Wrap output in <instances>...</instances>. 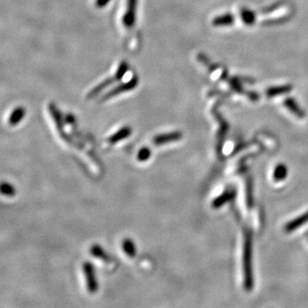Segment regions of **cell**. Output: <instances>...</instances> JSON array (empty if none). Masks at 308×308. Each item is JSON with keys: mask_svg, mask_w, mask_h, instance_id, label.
Instances as JSON below:
<instances>
[{"mask_svg": "<svg viewBox=\"0 0 308 308\" xmlns=\"http://www.w3.org/2000/svg\"><path fill=\"white\" fill-rule=\"evenodd\" d=\"M26 115L25 108L22 106L16 107L14 110L11 111L9 119H8V123L9 125L16 126L22 122L24 116Z\"/></svg>", "mask_w": 308, "mask_h": 308, "instance_id": "9", "label": "cell"}, {"mask_svg": "<svg viewBox=\"0 0 308 308\" xmlns=\"http://www.w3.org/2000/svg\"><path fill=\"white\" fill-rule=\"evenodd\" d=\"M49 112H50L51 118L54 121V123L57 128V132L61 136H64L63 132V120L58 108L55 104H51L49 105Z\"/></svg>", "mask_w": 308, "mask_h": 308, "instance_id": "7", "label": "cell"}, {"mask_svg": "<svg viewBox=\"0 0 308 308\" xmlns=\"http://www.w3.org/2000/svg\"><path fill=\"white\" fill-rule=\"evenodd\" d=\"M243 269H244V279L245 289L251 290L254 285L253 270H252V234L250 231L245 232V242L243 251Z\"/></svg>", "mask_w": 308, "mask_h": 308, "instance_id": "1", "label": "cell"}, {"mask_svg": "<svg viewBox=\"0 0 308 308\" xmlns=\"http://www.w3.org/2000/svg\"><path fill=\"white\" fill-rule=\"evenodd\" d=\"M152 156V151L148 147H143L139 150L136 158L139 162H146L148 161Z\"/></svg>", "mask_w": 308, "mask_h": 308, "instance_id": "15", "label": "cell"}, {"mask_svg": "<svg viewBox=\"0 0 308 308\" xmlns=\"http://www.w3.org/2000/svg\"><path fill=\"white\" fill-rule=\"evenodd\" d=\"M234 195H235L234 191H228V192L223 193L220 197H218L214 201L213 203H212L214 207H220L224 203L230 201L234 197Z\"/></svg>", "mask_w": 308, "mask_h": 308, "instance_id": "13", "label": "cell"}, {"mask_svg": "<svg viewBox=\"0 0 308 308\" xmlns=\"http://www.w3.org/2000/svg\"><path fill=\"white\" fill-rule=\"evenodd\" d=\"M122 249L128 257L129 258H135L136 255V248H135V242H133L130 238H125L122 242Z\"/></svg>", "mask_w": 308, "mask_h": 308, "instance_id": "12", "label": "cell"}, {"mask_svg": "<svg viewBox=\"0 0 308 308\" xmlns=\"http://www.w3.org/2000/svg\"><path fill=\"white\" fill-rule=\"evenodd\" d=\"M90 253L95 258H99L104 263H110L111 261L110 255H108L107 252L99 244H94L92 246V248L90 249Z\"/></svg>", "mask_w": 308, "mask_h": 308, "instance_id": "10", "label": "cell"}, {"mask_svg": "<svg viewBox=\"0 0 308 308\" xmlns=\"http://www.w3.org/2000/svg\"><path fill=\"white\" fill-rule=\"evenodd\" d=\"M82 270L85 276L86 286L88 292L95 294L99 290V282H98L96 273H95V265L91 262H85L82 265Z\"/></svg>", "mask_w": 308, "mask_h": 308, "instance_id": "3", "label": "cell"}, {"mask_svg": "<svg viewBox=\"0 0 308 308\" xmlns=\"http://www.w3.org/2000/svg\"><path fill=\"white\" fill-rule=\"evenodd\" d=\"M131 134H132L131 127L124 126L123 128H121L118 131L114 133L113 135H110V137L108 138V142L110 144H116V143H118V142H122L123 140L128 138L129 135H131Z\"/></svg>", "mask_w": 308, "mask_h": 308, "instance_id": "8", "label": "cell"}, {"mask_svg": "<svg viewBox=\"0 0 308 308\" xmlns=\"http://www.w3.org/2000/svg\"><path fill=\"white\" fill-rule=\"evenodd\" d=\"M110 1V0H96L95 4L98 8H104Z\"/></svg>", "mask_w": 308, "mask_h": 308, "instance_id": "17", "label": "cell"}, {"mask_svg": "<svg viewBox=\"0 0 308 308\" xmlns=\"http://www.w3.org/2000/svg\"><path fill=\"white\" fill-rule=\"evenodd\" d=\"M137 0H127L125 15L123 16V23L127 28H132L135 22V10Z\"/></svg>", "mask_w": 308, "mask_h": 308, "instance_id": "6", "label": "cell"}, {"mask_svg": "<svg viewBox=\"0 0 308 308\" xmlns=\"http://www.w3.org/2000/svg\"><path fill=\"white\" fill-rule=\"evenodd\" d=\"M137 85H138V78L135 76L128 82L121 83L119 85L116 86V88H112L110 91L104 95V97H102L101 101H108L111 98L116 97V95H121L126 92L131 91L134 88H136Z\"/></svg>", "mask_w": 308, "mask_h": 308, "instance_id": "4", "label": "cell"}, {"mask_svg": "<svg viewBox=\"0 0 308 308\" xmlns=\"http://www.w3.org/2000/svg\"><path fill=\"white\" fill-rule=\"evenodd\" d=\"M182 137H183V134L180 131L164 133V134H160V135H155L154 140H153V142L155 146H163V145L167 144V143L180 141Z\"/></svg>", "mask_w": 308, "mask_h": 308, "instance_id": "5", "label": "cell"}, {"mask_svg": "<svg viewBox=\"0 0 308 308\" xmlns=\"http://www.w3.org/2000/svg\"><path fill=\"white\" fill-rule=\"evenodd\" d=\"M129 69V64L126 61H122V63H120L119 66L117 68L116 73L114 74L112 77H109L106 80H104V82H101L99 85L96 86L92 89L91 91L88 94V99L95 97L96 95H99L101 92L103 91L104 88L109 87L110 84H112L114 82H118L121 79L123 78V76L125 75L126 72L128 71Z\"/></svg>", "mask_w": 308, "mask_h": 308, "instance_id": "2", "label": "cell"}, {"mask_svg": "<svg viewBox=\"0 0 308 308\" xmlns=\"http://www.w3.org/2000/svg\"><path fill=\"white\" fill-rule=\"evenodd\" d=\"M1 193L7 197H13L16 195V188L10 183L3 182L1 184Z\"/></svg>", "mask_w": 308, "mask_h": 308, "instance_id": "14", "label": "cell"}, {"mask_svg": "<svg viewBox=\"0 0 308 308\" xmlns=\"http://www.w3.org/2000/svg\"><path fill=\"white\" fill-rule=\"evenodd\" d=\"M308 222V211H307L306 213L303 214L302 216L297 217L294 220L290 221L289 223H287L285 225L284 230L286 232H291L294 230H297L298 228L302 226L303 224H305L306 223Z\"/></svg>", "mask_w": 308, "mask_h": 308, "instance_id": "11", "label": "cell"}, {"mask_svg": "<svg viewBox=\"0 0 308 308\" xmlns=\"http://www.w3.org/2000/svg\"><path fill=\"white\" fill-rule=\"evenodd\" d=\"M275 178L277 180H283L287 176V169L284 165H279L276 168L275 173H274Z\"/></svg>", "mask_w": 308, "mask_h": 308, "instance_id": "16", "label": "cell"}]
</instances>
